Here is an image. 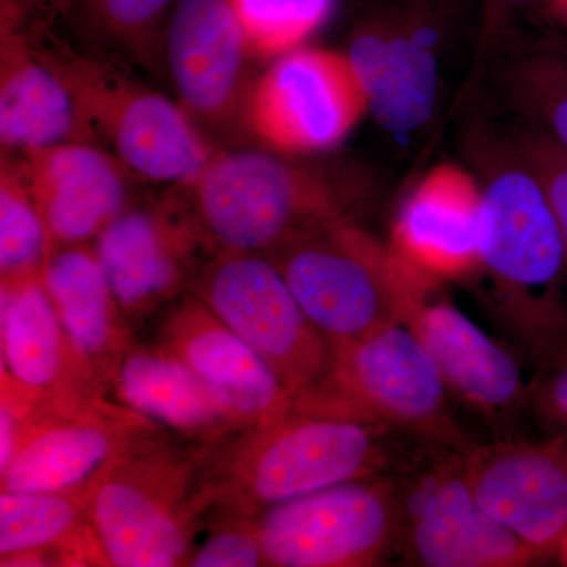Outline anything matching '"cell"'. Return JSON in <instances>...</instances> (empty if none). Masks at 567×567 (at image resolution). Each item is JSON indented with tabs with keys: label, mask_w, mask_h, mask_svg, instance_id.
Listing matches in <instances>:
<instances>
[{
	"label": "cell",
	"mask_w": 567,
	"mask_h": 567,
	"mask_svg": "<svg viewBox=\"0 0 567 567\" xmlns=\"http://www.w3.org/2000/svg\"><path fill=\"white\" fill-rule=\"evenodd\" d=\"M368 112L346 54L297 48L252 82L245 126L270 151L309 156L338 147Z\"/></svg>",
	"instance_id": "8fae6325"
},
{
	"label": "cell",
	"mask_w": 567,
	"mask_h": 567,
	"mask_svg": "<svg viewBox=\"0 0 567 567\" xmlns=\"http://www.w3.org/2000/svg\"><path fill=\"white\" fill-rule=\"evenodd\" d=\"M439 29L431 6L375 14L353 32L346 55L375 122L395 136L424 128L435 111Z\"/></svg>",
	"instance_id": "5bb4252c"
},
{
	"label": "cell",
	"mask_w": 567,
	"mask_h": 567,
	"mask_svg": "<svg viewBox=\"0 0 567 567\" xmlns=\"http://www.w3.org/2000/svg\"><path fill=\"white\" fill-rule=\"evenodd\" d=\"M532 0H484V33L496 35L516 11L525 9Z\"/></svg>",
	"instance_id": "d6a6232c"
},
{
	"label": "cell",
	"mask_w": 567,
	"mask_h": 567,
	"mask_svg": "<svg viewBox=\"0 0 567 567\" xmlns=\"http://www.w3.org/2000/svg\"><path fill=\"white\" fill-rule=\"evenodd\" d=\"M394 251L431 282L480 271L481 188L453 164L424 175L402 204L393 229Z\"/></svg>",
	"instance_id": "ffe728a7"
},
{
	"label": "cell",
	"mask_w": 567,
	"mask_h": 567,
	"mask_svg": "<svg viewBox=\"0 0 567 567\" xmlns=\"http://www.w3.org/2000/svg\"><path fill=\"white\" fill-rule=\"evenodd\" d=\"M96 257L132 327L189 292L213 256L181 189L130 205L93 241Z\"/></svg>",
	"instance_id": "4fadbf2b"
},
{
	"label": "cell",
	"mask_w": 567,
	"mask_h": 567,
	"mask_svg": "<svg viewBox=\"0 0 567 567\" xmlns=\"http://www.w3.org/2000/svg\"><path fill=\"white\" fill-rule=\"evenodd\" d=\"M416 2L427 3V6H432V3L436 2V0H416Z\"/></svg>",
	"instance_id": "d590c367"
},
{
	"label": "cell",
	"mask_w": 567,
	"mask_h": 567,
	"mask_svg": "<svg viewBox=\"0 0 567 567\" xmlns=\"http://www.w3.org/2000/svg\"><path fill=\"white\" fill-rule=\"evenodd\" d=\"M215 252L275 251L301 235L353 219L368 188L360 175L275 151H216L177 186Z\"/></svg>",
	"instance_id": "3957f363"
},
{
	"label": "cell",
	"mask_w": 567,
	"mask_h": 567,
	"mask_svg": "<svg viewBox=\"0 0 567 567\" xmlns=\"http://www.w3.org/2000/svg\"><path fill=\"white\" fill-rule=\"evenodd\" d=\"M159 425L111 394L29 402L0 492H65L91 486L141 436Z\"/></svg>",
	"instance_id": "7c38bea8"
},
{
	"label": "cell",
	"mask_w": 567,
	"mask_h": 567,
	"mask_svg": "<svg viewBox=\"0 0 567 567\" xmlns=\"http://www.w3.org/2000/svg\"><path fill=\"white\" fill-rule=\"evenodd\" d=\"M50 238L33 199L22 159L3 155L0 169V281L40 275Z\"/></svg>",
	"instance_id": "4316f807"
},
{
	"label": "cell",
	"mask_w": 567,
	"mask_h": 567,
	"mask_svg": "<svg viewBox=\"0 0 567 567\" xmlns=\"http://www.w3.org/2000/svg\"><path fill=\"white\" fill-rule=\"evenodd\" d=\"M267 257L330 347L409 323L435 286L353 219L301 235Z\"/></svg>",
	"instance_id": "5b68a950"
},
{
	"label": "cell",
	"mask_w": 567,
	"mask_h": 567,
	"mask_svg": "<svg viewBox=\"0 0 567 567\" xmlns=\"http://www.w3.org/2000/svg\"><path fill=\"white\" fill-rule=\"evenodd\" d=\"M525 410L548 434L567 431V358L540 369L528 385Z\"/></svg>",
	"instance_id": "1f68e13d"
},
{
	"label": "cell",
	"mask_w": 567,
	"mask_h": 567,
	"mask_svg": "<svg viewBox=\"0 0 567 567\" xmlns=\"http://www.w3.org/2000/svg\"><path fill=\"white\" fill-rule=\"evenodd\" d=\"M155 342L188 365L245 427L292 412V395L274 369L196 295L167 306Z\"/></svg>",
	"instance_id": "2e32d148"
},
{
	"label": "cell",
	"mask_w": 567,
	"mask_h": 567,
	"mask_svg": "<svg viewBox=\"0 0 567 567\" xmlns=\"http://www.w3.org/2000/svg\"><path fill=\"white\" fill-rule=\"evenodd\" d=\"M252 58L276 59L305 47L328 21L334 0H229Z\"/></svg>",
	"instance_id": "83f0119b"
},
{
	"label": "cell",
	"mask_w": 567,
	"mask_h": 567,
	"mask_svg": "<svg viewBox=\"0 0 567 567\" xmlns=\"http://www.w3.org/2000/svg\"><path fill=\"white\" fill-rule=\"evenodd\" d=\"M434 357L450 393L487 421L505 425L527 409L516 358L450 301L431 298L409 320Z\"/></svg>",
	"instance_id": "44dd1931"
},
{
	"label": "cell",
	"mask_w": 567,
	"mask_h": 567,
	"mask_svg": "<svg viewBox=\"0 0 567 567\" xmlns=\"http://www.w3.org/2000/svg\"><path fill=\"white\" fill-rule=\"evenodd\" d=\"M0 141L21 155L95 142L61 73L18 22H2L0 31Z\"/></svg>",
	"instance_id": "7402d4cb"
},
{
	"label": "cell",
	"mask_w": 567,
	"mask_h": 567,
	"mask_svg": "<svg viewBox=\"0 0 567 567\" xmlns=\"http://www.w3.org/2000/svg\"><path fill=\"white\" fill-rule=\"evenodd\" d=\"M383 425L292 412L199 450L205 522L254 518L323 488L382 476L393 465Z\"/></svg>",
	"instance_id": "7a4b0ae2"
},
{
	"label": "cell",
	"mask_w": 567,
	"mask_h": 567,
	"mask_svg": "<svg viewBox=\"0 0 567 567\" xmlns=\"http://www.w3.org/2000/svg\"><path fill=\"white\" fill-rule=\"evenodd\" d=\"M555 558L558 559L559 565L567 566V532L559 540L557 551H555Z\"/></svg>",
	"instance_id": "836d02e7"
},
{
	"label": "cell",
	"mask_w": 567,
	"mask_h": 567,
	"mask_svg": "<svg viewBox=\"0 0 567 567\" xmlns=\"http://www.w3.org/2000/svg\"><path fill=\"white\" fill-rule=\"evenodd\" d=\"M551 3L558 2V0H550Z\"/></svg>",
	"instance_id": "8d00e7d4"
},
{
	"label": "cell",
	"mask_w": 567,
	"mask_h": 567,
	"mask_svg": "<svg viewBox=\"0 0 567 567\" xmlns=\"http://www.w3.org/2000/svg\"><path fill=\"white\" fill-rule=\"evenodd\" d=\"M0 377L33 401L111 394L71 342L40 275L0 281Z\"/></svg>",
	"instance_id": "d6986e66"
},
{
	"label": "cell",
	"mask_w": 567,
	"mask_h": 567,
	"mask_svg": "<svg viewBox=\"0 0 567 567\" xmlns=\"http://www.w3.org/2000/svg\"><path fill=\"white\" fill-rule=\"evenodd\" d=\"M51 252L93 244L132 205L130 173L95 142L71 141L22 155Z\"/></svg>",
	"instance_id": "ac0fdd59"
},
{
	"label": "cell",
	"mask_w": 567,
	"mask_h": 567,
	"mask_svg": "<svg viewBox=\"0 0 567 567\" xmlns=\"http://www.w3.org/2000/svg\"><path fill=\"white\" fill-rule=\"evenodd\" d=\"M509 134L525 162L546 188L557 216L567 260V153L527 123H520Z\"/></svg>",
	"instance_id": "4dcf8cb0"
},
{
	"label": "cell",
	"mask_w": 567,
	"mask_h": 567,
	"mask_svg": "<svg viewBox=\"0 0 567 567\" xmlns=\"http://www.w3.org/2000/svg\"><path fill=\"white\" fill-rule=\"evenodd\" d=\"M110 388L121 404L194 445H210L245 429L188 365L156 342H133Z\"/></svg>",
	"instance_id": "603a6c76"
},
{
	"label": "cell",
	"mask_w": 567,
	"mask_h": 567,
	"mask_svg": "<svg viewBox=\"0 0 567 567\" xmlns=\"http://www.w3.org/2000/svg\"><path fill=\"white\" fill-rule=\"evenodd\" d=\"M199 450L158 429L96 476L89 516L107 566L188 565L204 532Z\"/></svg>",
	"instance_id": "277c9868"
},
{
	"label": "cell",
	"mask_w": 567,
	"mask_h": 567,
	"mask_svg": "<svg viewBox=\"0 0 567 567\" xmlns=\"http://www.w3.org/2000/svg\"><path fill=\"white\" fill-rule=\"evenodd\" d=\"M507 104L522 123L546 134L567 153V50L546 43L518 55L499 73Z\"/></svg>",
	"instance_id": "484cf974"
},
{
	"label": "cell",
	"mask_w": 567,
	"mask_h": 567,
	"mask_svg": "<svg viewBox=\"0 0 567 567\" xmlns=\"http://www.w3.org/2000/svg\"><path fill=\"white\" fill-rule=\"evenodd\" d=\"M204 532L205 536L197 540L186 566H267L254 518H212L205 522Z\"/></svg>",
	"instance_id": "f546056e"
},
{
	"label": "cell",
	"mask_w": 567,
	"mask_h": 567,
	"mask_svg": "<svg viewBox=\"0 0 567 567\" xmlns=\"http://www.w3.org/2000/svg\"><path fill=\"white\" fill-rule=\"evenodd\" d=\"M551 6H554L555 11H557L558 17L561 18L567 28V0H558V2L551 3Z\"/></svg>",
	"instance_id": "e575fe53"
},
{
	"label": "cell",
	"mask_w": 567,
	"mask_h": 567,
	"mask_svg": "<svg viewBox=\"0 0 567 567\" xmlns=\"http://www.w3.org/2000/svg\"><path fill=\"white\" fill-rule=\"evenodd\" d=\"M40 276L71 342L110 388L123 354L133 346V327L93 245L54 249Z\"/></svg>",
	"instance_id": "cb8c5ba5"
},
{
	"label": "cell",
	"mask_w": 567,
	"mask_h": 567,
	"mask_svg": "<svg viewBox=\"0 0 567 567\" xmlns=\"http://www.w3.org/2000/svg\"><path fill=\"white\" fill-rule=\"evenodd\" d=\"M41 52L61 73L93 141H102L132 174L183 186L203 171L216 148L181 103L123 76L69 44H44Z\"/></svg>",
	"instance_id": "52a82bcc"
},
{
	"label": "cell",
	"mask_w": 567,
	"mask_h": 567,
	"mask_svg": "<svg viewBox=\"0 0 567 567\" xmlns=\"http://www.w3.org/2000/svg\"><path fill=\"white\" fill-rule=\"evenodd\" d=\"M481 188V262L499 322L539 369L567 358V260L546 188L511 134L468 141Z\"/></svg>",
	"instance_id": "6da1fadb"
},
{
	"label": "cell",
	"mask_w": 567,
	"mask_h": 567,
	"mask_svg": "<svg viewBox=\"0 0 567 567\" xmlns=\"http://www.w3.org/2000/svg\"><path fill=\"white\" fill-rule=\"evenodd\" d=\"M398 486V546L429 567H524L546 558L477 502L461 451L439 447Z\"/></svg>",
	"instance_id": "30bf717a"
},
{
	"label": "cell",
	"mask_w": 567,
	"mask_h": 567,
	"mask_svg": "<svg viewBox=\"0 0 567 567\" xmlns=\"http://www.w3.org/2000/svg\"><path fill=\"white\" fill-rule=\"evenodd\" d=\"M330 350L327 374L293 401L295 412L383 425L427 447L464 453L473 445L451 415L434 357L410 323Z\"/></svg>",
	"instance_id": "8992f818"
},
{
	"label": "cell",
	"mask_w": 567,
	"mask_h": 567,
	"mask_svg": "<svg viewBox=\"0 0 567 567\" xmlns=\"http://www.w3.org/2000/svg\"><path fill=\"white\" fill-rule=\"evenodd\" d=\"M189 292L262 357L292 401L327 374L330 346L264 254H213Z\"/></svg>",
	"instance_id": "ba28073f"
},
{
	"label": "cell",
	"mask_w": 567,
	"mask_h": 567,
	"mask_svg": "<svg viewBox=\"0 0 567 567\" xmlns=\"http://www.w3.org/2000/svg\"><path fill=\"white\" fill-rule=\"evenodd\" d=\"M274 567H368L398 546L399 499L388 476L350 481L254 517Z\"/></svg>",
	"instance_id": "9c48e42d"
},
{
	"label": "cell",
	"mask_w": 567,
	"mask_h": 567,
	"mask_svg": "<svg viewBox=\"0 0 567 567\" xmlns=\"http://www.w3.org/2000/svg\"><path fill=\"white\" fill-rule=\"evenodd\" d=\"M178 103L199 125L241 117L248 43L229 0H178L163 41Z\"/></svg>",
	"instance_id": "e0dca14e"
},
{
	"label": "cell",
	"mask_w": 567,
	"mask_h": 567,
	"mask_svg": "<svg viewBox=\"0 0 567 567\" xmlns=\"http://www.w3.org/2000/svg\"><path fill=\"white\" fill-rule=\"evenodd\" d=\"M89 491L0 492V557L48 550L59 566H107L89 516Z\"/></svg>",
	"instance_id": "d4e9b609"
},
{
	"label": "cell",
	"mask_w": 567,
	"mask_h": 567,
	"mask_svg": "<svg viewBox=\"0 0 567 567\" xmlns=\"http://www.w3.org/2000/svg\"><path fill=\"white\" fill-rule=\"evenodd\" d=\"M178 0H78L89 25L142 58L162 44Z\"/></svg>",
	"instance_id": "f1b7e54d"
},
{
	"label": "cell",
	"mask_w": 567,
	"mask_h": 567,
	"mask_svg": "<svg viewBox=\"0 0 567 567\" xmlns=\"http://www.w3.org/2000/svg\"><path fill=\"white\" fill-rule=\"evenodd\" d=\"M477 502L495 520L555 558L567 532V431L547 439L495 440L462 453Z\"/></svg>",
	"instance_id": "9a60e30c"
}]
</instances>
